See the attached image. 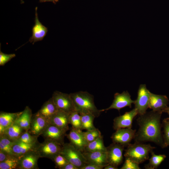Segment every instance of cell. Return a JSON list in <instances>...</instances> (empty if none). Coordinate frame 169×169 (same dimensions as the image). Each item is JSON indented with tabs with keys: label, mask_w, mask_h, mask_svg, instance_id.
<instances>
[{
	"label": "cell",
	"mask_w": 169,
	"mask_h": 169,
	"mask_svg": "<svg viewBox=\"0 0 169 169\" xmlns=\"http://www.w3.org/2000/svg\"><path fill=\"white\" fill-rule=\"evenodd\" d=\"M35 24L32 29V35L29 41L33 43L42 40L46 36L48 31L47 27L43 25L39 21L37 13V7L35 8Z\"/></svg>",
	"instance_id": "cell-17"
},
{
	"label": "cell",
	"mask_w": 169,
	"mask_h": 169,
	"mask_svg": "<svg viewBox=\"0 0 169 169\" xmlns=\"http://www.w3.org/2000/svg\"><path fill=\"white\" fill-rule=\"evenodd\" d=\"M62 146L54 141L44 140L42 143H39L35 150L40 158H47L53 161L57 155L60 153Z\"/></svg>",
	"instance_id": "cell-5"
},
{
	"label": "cell",
	"mask_w": 169,
	"mask_h": 169,
	"mask_svg": "<svg viewBox=\"0 0 169 169\" xmlns=\"http://www.w3.org/2000/svg\"><path fill=\"white\" fill-rule=\"evenodd\" d=\"M40 158L36 150L28 152L19 159L18 169H38V161Z\"/></svg>",
	"instance_id": "cell-12"
},
{
	"label": "cell",
	"mask_w": 169,
	"mask_h": 169,
	"mask_svg": "<svg viewBox=\"0 0 169 169\" xmlns=\"http://www.w3.org/2000/svg\"><path fill=\"white\" fill-rule=\"evenodd\" d=\"M47 120L37 112L33 114L28 131L32 135L38 137L49 124Z\"/></svg>",
	"instance_id": "cell-14"
},
{
	"label": "cell",
	"mask_w": 169,
	"mask_h": 169,
	"mask_svg": "<svg viewBox=\"0 0 169 169\" xmlns=\"http://www.w3.org/2000/svg\"><path fill=\"white\" fill-rule=\"evenodd\" d=\"M151 92L147 89L145 84L140 85L136 99L134 104L139 115H143L146 112L149 108V103Z\"/></svg>",
	"instance_id": "cell-8"
},
{
	"label": "cell",
	"mask_w": 169,
	"mask_h": 169,
	"mask_svg": "<svg viewBox=\"0 0 169 169\" xmlns=\"http://www.w3.org/2000/svg\"><path fill=\"white\" fill-rule=\"evenodd\" d=\"M17 141L30 144L38 142V137L32 135L28 131H25Z\"/></svg>",
	"instance_id": "cell-32"
},
{
	"label": "cell",
	"mask_w": 169,
	"mask_h": 169,
	"mask_svg": "<svg viewBox=\"0 0 169 169\" xmlns=\"http://www.w3.org/2000/svg\"><path fill=\"white\" fill-rule=\"evenodd\" d=\"M61 169H78V168L73 164L69 162Z\"/></svg>",
	"instance_id": "cell-39"
},
{
	"label": "cell",
	"mask_w": 169,
	"mask_h": 169,
	"mask_svg": "<svg viewBox=\"0 0 169 169\" xmlns=\"http://www.w3.org/2000/svg\"><path fill=\"white\" fill-rule=\"evenodd\" d=\"M139 164L136 163L128 158H125V162L120 169H140Z\"/></svg>",
	"instance_id": "cell-34"
},
{
	"label": "cell",
	"mask_w": 169,
	"mask_h": 169,
	"mask_svg": "<svg viewBox=\"0 0 169 169\" xmlns=\"http://www.w3.org/2000/svg\"><path fill=\"white\" fill-rule=\"evenodd\" d=\"M168 99L166 96L156 95L151 93L149 108L154 111L163 112L164 110L168 107Z\"/></svg>",
	"instance_id": "cell-18"
},
{
	"label": "cell",
	"mask_w": 169,
	"mask_h": 169,
	"mask_svg": "<svg viewBox=\"0 0 169 169\" xmlns=\"http://www.w3.org/2000/svg\"><path fill=\"white\" fill-rule=\"evenodd\" d=\"M12 156L13 155L7 154L0 150V162L3 161Z\"/></svg>",
	"instance_id": "cell-38"
},
{
	"label": "cell",
	"mask_w": 169,
	"mask_h": 169,
	"mask_svg": "<svg viewBox=\"0 0 169 169\" xmlns=\"http://www.w3.org/2000/svg\"><path fill=\"white\" fill-rule=\"evenodd\" d=\"M21 3H24V1L23 0H20Z\"/></svg>",
	"instance_id": "cell-43"
},
{
	"label": "cell",
	"mask_w": 169,
	"mask_h": 169,
	"mask_svg": "<svg viewBox=\"0 0 169 169\" xmlns=\"http://www.w3.org/2000/svg\"><path fill=\"white\" fill-rule=\"evenodd\" d=\"M22 111L15 113L1 112L0 113V135L14 123Z\"/></svg>",
	"instance_id": "cell-20"
},
{
	"label": "cell",
	"mask_w": 169,
	"mask_h": 169,
	"mask_svg": "<svg viewBox=\"0 0 169 169\" xmlns=\"http://www.w3.org/2000/svg\"><path fill=\"white\" fill-rule=\"evenodd\" d=\"M125 147L113 143L106 147L107 160L109 164L118 168L123 161V152Z\"/></svg>",
	"instance_id": "cell-7"
},
{
	"label": "cell",
	"mask_w": 169,
	"mask_h": 169,
	"mask_svg": "<svg viewBox=\"0 0 169 169\" xmlns=\"http://www.w3.org/2000/svg\"><path fill=\"white\" fill-rule=\"evenodd\" d=\"M155 148V147L150 144L135 142L127 146L124 156L139 164L149 159V153Z\"/></svg>",
	"instance_id": "cell-3"
},
{
	"label": "cell",
	"mask_w": 169,
	"mask_h": 169,
	"mask_svg": "<svg viewBox=\"0 0 169 169\" xmlns=\"http://www.w3.org/2000/svg\"><path fill=\"white\" fill-rule=\"evenodd\" d=\"M47 2H51L54 3H55L57 1V0H39V2L41 3Z\"/></svg>",
	"instance_id": "cell-41"
},
{
	"label": "cell",
	"mask_w": 169,
	"mask_h": 169,
	"mask_svg": "<svg viewBox=\"0 0 169 169\" xmlns=\"http://www.w3.org/2000/svg\"><path fill=\"white\" fill-rule=\"evenodd\" d=\"M135 100H131V96L127 91H124L121 93H116L114 95V99L111 105L105 109L100 110L101 112L112 109H115L119 111L125 107H131V104L134 103Z\"/></svg>",
	"instance_id": "cell-10"
},
{
	"label": "cell",
	"mask_w": 169,
	"mask_h": 169,
	"mask_svg": "<svg viewBox=\"0 0 169 169\" xmlns=\"http://www.w3.org/2000/svg\"><path fill=\"white\" fill-rule=\"evenodd\" d=\"M73 101L75 110L79 114L90 113L95 117H98L101 112L96 106L94 96L87 91H79L70 94Z\"/></svg>",
	"instance_id": "cell-2"
},
{
	"label": "cell",
	"mask_w": 169,
	"mask_h": 169,
	"mask_svg": "<svg viewBox=\"0 0 169 169\" xmlns=\"http://www.w3.org/2000/svg\"><path fill=\"white\" fill-rule=\"evenodd\" d=\"M66 135V132L54 125L49 124L41 135L44 140L53 141L63 145L65 143L64 139Z\"/></svg>",
	"instance_id": "cell-11"
},
{
	"label": "cell",
	"mask_w": 169,
	"mask_h": 169,
	"mask_svg": "<svg viewBox=\"0 0 169 169\" xmlns=\"http://www.w3.org/2000/svg\"><path fill=\"white\" fill-rule=\"evenodd\" d=\"M59 110L70 113L75 110L74 105L69 94L56 91L52 97Z\"/></svg>",
	"instance_id": "cell-6"
},
{
	"label": "cell",
	"mask_w": 169,
	"mask_h": 169,
	"mask_svg": "<svg viewBox=\"0 0 169 169\" xmlns=\"http://www.w3.org/2000/svg\"><path fill=\"white\" fill-rule=\"evenodd\" d=\"M58 110L51 97L43 104L37 113L46 119L49 122V119Z\"/></svg>",
	"instance_id": "cell-22"
},
{
	"label": "cell",
	"mask_w": 169,
	"mask_h": 169,
	"mask_svg": "<svg viewBox=\"0 0 169 169\" xmlns=\"http://www.w3.org/2000/svg\"><path fill=\"white\" fill-rule=\"evenodd\" d=\"M25 131V130L15 122L6 128L0 136H3L11 141L15 142L18 139Z\"/></svg>",
	"instance_id": "cell-23"
},
{
	"label": "cell",
	"mask_w": 169,
	"mask_h": 169,
	"mask_svg": "<svg viewBox=\"0 0 169 169\" xmlns=\"http://www.w3.org/2000/svg\"><path fill=\"white\" fill-rule=\"evenodd\" d=\"M33 114L32 110L28 106L18 116L15 122L25 131L29 130Z\"/></svg>",
	"instance_id": "cell-24"
},
{
	"label": "cell",
	"mask_w": 169,
	"mask_h": 169,
	"mask_svg": "<svg viewBox=\"0 0 169 169\" xmlns=\"http://www.w3.org/2000/svg\"><path fill=\"white\" fill-rule=\"evenodd\" d=\"M83 134L85 139L88 143H90L101 136V133L98 129L86 131L85 132H83Z\"/></svg>",
	"instance_id": "cell-31"
},
{
	"label": "cell",
	"mask_w": 169,
	"mask_h": 169,
	"mask_svg": "<svg viewBox=\"0 0 169 169\" xmlns=\"http://www.w3.org/2000/svg\"><path fill=\"white\" fill-rule=\"evenodd\" d=\"M162 126L164 130L163 136V143L162 148H164L169 146V118L163 120Z\"/></svg>",
	"instance_id": "cell-30"
},
{
	"label": "cell",
	"mask_w": 169,
	"mask_h": 169,
	"mask_svg": "<svg viewBox=\"0 0 169 169\" xmlns=\"http://www.w3.org/2000/svg\"><path fill=\"white\" fill-rule=\"evenodd\" d=\"M151 156L149 159L148 163L145 165L144 168L146 169H156L164 160L166 156L165 155H156L152 151L151 152Z\"/></svg>",
	"instance_id": "cell-27"
},
{
	"label": "cell",
	"mask_w": 169,
	"mask_h": 169,
	"mask_svg": "<svg viewBox=\"0 0 169 169\" xmlns=\"http://www.w3.org/2000/svg\"><path fill=\"white\" fill-rule=\"evenodd\" d=\"M69 114L59 110L49 119V123L54 125L66 132L69 129Z\"/></svg>",
	"instance_id": "cell-16"
},
{
	"label": "cell",
	"mask_w": 169,
	"mask_h": 169,
	"mask_svg": "<svg viewBox=\"0 0 169 169\" xmlns=\"http://www.w3.org/2000/svg\"><path fill=\"white\" fill-rule=\"evenodd\" d=\"M104 167L103 166L88 163L82 167L81 169H102Z\"/></svg>",
	"instance_id": "cell-37"
},
{
	"label": "cell",
	"mask_w": 169,
	"mask_h": 169,
	"mask_svg": "<svg viewBox=\"0 0 169 169\" xmlns=\"http://www.w3.org/2000/svg\"><path fill=\"white\" fill-rule=\"evenodd\" d=\"M136 130L131 128H120L116 130L111 137L114 143L127 146L134 138Z\"/></svg>",
	"instance_id": "cell-9"
},
{
	"label": "cell",
	"mask_w": 169,
	"mask_h": 169,
	"mask_svg": "<svg viewBox=\"0 0 169 169\" xmlns=\"http://www.w3.org/2000/svg\"><path fill=\"white\" fill-rule=\"evenodd\" d=\"M83 154L88 163L104 167L109 165L107 160L106 152H84Z\"/></svg>",
	"instance_id": "cell-19"
},
{
	"label": "cell",
	"mask_w": 169,
	"mask_h": 169,
	"mask_svg": "<svg viewBox=\"0 0 169 169\" xmlns=\"http://www.w3.org/2000/svg\"><path fill=\"white\" fill-rule=\"evenodd\" d=\"M69 121L72 127L81 130V116L77 111L75 110L69 114Z\"/></svg>",
	"instance_id": "cell-29"
},
{
	"label": "cell",
	"mask_w": 169,
	"mask_h": 169,
	"mask_svg": "<svg viewBox=\"0 0 169 169\" xmlns=\"http://www.w3.org/2000/svg\"><path fill=\"white\" fill-rule=\"evenodd\" d=\"M19 158L15 155L12 156L0 162V169H18Z\"/></svg>",
	"instance_id": "cell-28"
},
{
	"label": "cell",
	"mask_w": 169,
	"mask_h": 169,
	"mask_svg": "<svg viewBox=\"0 0 169 169\" xmlns=\"http://www.w3.org/2000/svg\"><path fill=\"white\" fill-rule=\"evenodd\" d=\"M39 142L34 144H28L17 141L12 147L13 153L19 159L28 152L35 150Z\"/></svg>",
	"instance_id": "cell-21"
},
{
	"label": "cell",
	"mask_w": 169,
	"mask_h": 169,
	"mask_svg": "<svg viewBox=\"0 0 169 169\" xmlns=\"http://www.w3.org/2000/svg\"><path fill=\"white\" fill-rule=\"evenodd\" d=\"M97 151H106V147L104 144L103 137L102 135L94 141L88 143L84 152Z\"/></svg>",
	"instance_id": "cell-25"
},
{
	"label": "cell",
	"mask_w": 169,
	"mask_h": 169,
	"mask_svg": "<svg viewBox=\"0 0 169 169\" xmlns=\"http://www.w3.org/2000/svg\"><path fill=\"white\" fill-rule=\"evenodd\" d=\"M162 113L152 110L139 115L136 120L139 128L134 138L135 142H152L162 148L163 143L161 123Z\"/></svg>",
	"instance_id": "cell-1"
},
{
	"label": "cell",
	"mask_w": 169,
	"mask_h": 169,
	"mask_svg": "<svg viewBox=\"0 0 169 169\" xmlns=\"http://www.w3.org/2000/svg\"><path fill=\"white\" fill-rule=\"evenodd\" d=\"M163 112L166 113L169 115V107H167L164 110Z\"/></svg>",
	"instance_id": "cell-42"
},
{
	"label": "cell",
	"mask_w": 169,
	"mask_h": 169,
	"mask_svg": "<svg viewBox=\"0 0 169 169\" xmlns=\"http://www.w3.org/2000/svg\"><path fill=\"white\" fill-rule=\"evenodd\" d=\"M137 114V111L134 108L122 115L116 117L114 119L113 128L116 130L120 128H131L133 120Z\"/></svg>",
	"instance_id": "cell-15"
},
{
	"label": "cell",
	"mask_w": 169,
	"mask_h": 169,
	"mask_svg": "<svg viewBox=\"0 0 169 169\" xmlns=\"http://www.w3.org/2000/svg\"><path fill=\"white\" fill-rule=\"evenodd\" d=\"M59 0H57V1L58 2V1Z\"/></svg>",
	"instance_id": "cell-44"
},
{
	"label": "cell",
	"mask_w": 169,
	"mask_h": 169,
	"mask_svg": "<svg viewBox=\"0 0 169 169\" xmlns=\"http://www.w3.org/2000/svg\"><path fill=\"white\" fill-rule=\"evenodd\" d=\"M0 150L9 155H14L13 152L12 147L1 141Z\"/></svg>",
	"instance_id": "cell-36"
},
{
	"label": "cell",
	"mask_w": 169,
	"mask_h": 169,
	"mask_svg": "<svg viewBox=\"0 0 169 169\" xmlns=\"http://www.w3.org/2000/svg\"><path fill=\"white\" fill-rule=\"evenodd\" d=\"M55 167L61 169L63 166L69 162L60 153L57 155L54 158Z\"/></svg>",
	"instance_id": "cell-33"
},
{
	"label": "cell",
	"mask_w": 169,
	"mask_h": 169,
	"mask_svg": "<svg viewBox=\"0 0 169 169\" xmlns=\"http://www.w3.org/2000/svg\"><path fill=\"white\" fill-rule=\"evenodd\" d=\"M104 168V169H118L110 164H109L106 166H105Z\"/></svg>",
	"instance_id": "cell-40"
},
{
	"label": "cell",
	"mask_w": 169,
	"mask_h": 169,
	"mask_svg": "<svg viewBox=\"0 0 169 169\" xmlns=\"http://www.w3.org/2000/svg\"><path fill=\"white\" fill-rule=\"evenodd\" d=\"M16 56L15 54H7L3 53L0 50V65L4 66L6 63Z\"/></svg>",
	"instance_id": "cell-35"
},
{
	"label": "cell",
	"mask_w": 169,
	"mask_h": 169,
	"mask_svg": "<svg viewBox=\"0 0 169 169\" xmlns=\"http://www.w3.org/2000/svg\"><path fill=\"white\" fill-rule=\"evenodd\" d=\"M70 143L75 148L83 152L88 143L85 139L82 130L72 127L66 136Z\"/></svg>",
	"instance_id": "cell-13"
},
{
	"label": "cell",
	"mask_w": 169,
	"mask_h": 169,
	"mask_svg": "<svg viewBox=\"0 0 169 169\" xmlns=\"http://www.w3.org/2000/svg\"><path fill=\"white\" fill-rule=\"evenodd\" d=\"M81 130H86L87 131L92 130L96 128L93 124L94 119L95 117L90 113H81Z\"/></svg>",
	"instance_id": "cell-26"
},
{
	"label": "cell",
	"mask_w": 169,
	"mask_h": 169,
	"mask_svg": "<svg viewBox=\"0 0 169 169\" xmlns=\"http://www.w3.org/2000/svg\"><path fill=\"white\" fill-rule=\"evenodd\" d=\"M60 154L78 169H81L88 163L83 152L77 149L70 143H64L62 145Z\"/></svg>",
	"instance_id": "cell-4"
}]
</instances>
